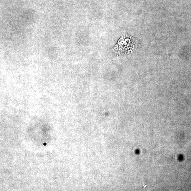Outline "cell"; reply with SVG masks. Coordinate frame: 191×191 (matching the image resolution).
Masks as SVG:
<instances>
[{
    "label": "cell",
    "instance_id": "1",
    "mask_svg": "<svg viewBox=\"0 0 191 191\" xmlns=\"http://www.w3.org/2000/svg\"><path fill=\"white\" fill-rule=\"evenodd\" d=\"M138 44L136 38L128 34H123L113 49L118 55L127 54L133 52Z\"/></svg>",
    "mask_w": 191,
    "mask_h": 191
}]
</instances>
